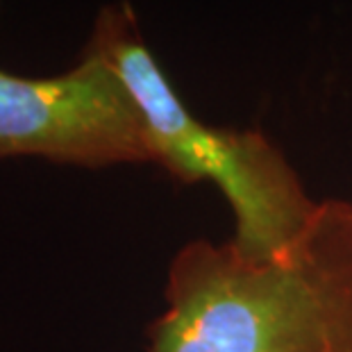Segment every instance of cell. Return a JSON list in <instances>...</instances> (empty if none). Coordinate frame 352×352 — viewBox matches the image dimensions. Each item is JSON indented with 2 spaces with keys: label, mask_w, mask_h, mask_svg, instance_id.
<instances>
[{
  "label": "cell",
  "mask_w": 352,
  "mask_h": 352,
  "mask_svg": "<svg viewBox=\"0 0 352 352\" xmlns=\"http://www.w3.org/2000/svg\"><path fill=\"white\" fill-rule=\"evenodd\" d=\"M43 157L87 168L153 162L146 125L100 55L55 78L0 71V160Z\"/></svg>",
  "instance_id": "3"
},
{
  "label": "cell",
  "mask_w": 352,
  "mask_h": 352,
  "mask_svg": "<svg viewBox=\"0 0 352 352\" xmlns=\"http://www.w3.org/2000/svg\"><path fill=\"white\" fill-rule=\"evenodd\" d=\"M121 78L146 125L153 162L182 182L212 179L236 216L234 245L248 257H275L316 214L284 157L257 132L202 125L168 85L127 5L98 14L89 48Z\"/></svg>",
  "instance_id": "2"
},
{
  "label": "cell",
  "mask_w": 352,
  "mask_h": 352,
  "mask_svg": "<svg viewBox=\"0 0 352 352\" xmlns=\"http://www.w3.org/2000/svg\"><path fill=\"white\" fill-rule=\"evenodd\" d=\"M148 352H352V205L318 202L275 257L184 245Z\"/></svg>",
  "instance_id": "1"
}]
</instances>
